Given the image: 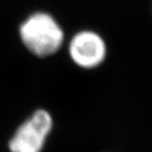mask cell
Instances as JSON below:
<instances>
[{
    "label": "cell",
    "mask_w": 152,
    "mask_h": 152,
    "mask_svg": "<svg viewBox=\"0 0 152 152\" xmlns=\"http://www.w3.org/2000/svg\"><path fill=\"white\" fill-rule=\"evenodd\" d=\"M23 44L33 55L47 58L57 54L66 44V32L59 20L50 13L31 14L19 28Z\"/></svg>",
    "instance_id": "6da1fadb"
},
{
    "label": "cell",
    "mask_w": 152,
    "mask_h": 152,
    "mask_svg": "<svg viewBox=\"0 0 152 152\" xmlns=\"http://www.w3.org/2000/svg\"><path fill=\"white\" fill-rule=\"evenodd\" d=\"M71 62L80 70L94 71L108 57V44L104 37L93 28H82L67 39L65 44Z\"/></svg>",
    "instance_id": "7a4b0ae2"
},
{
    "label": "cell",
    "mask_w": 152,
    "mask_h": 152,
    "mask_svg": "<svg viewBox=\"0 0 152 152\" xmlns=\"http://www.w3.org/2000/svg\"><path fill=\"white\" fill-rule=\"evenodd\" d=\"M53 126L54 119L48 110H36L17 129L9 142L10 151L42 152Z\"/></svg>",
    "instance_id": "3957f363"
}]
</instances>
